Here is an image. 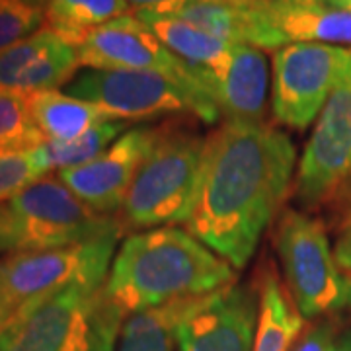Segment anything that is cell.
Segmentation results:
<instances>
[{
	"label": "cell",
	"instance_id": "33",
	"mask_svg": "<svg viewBox=\"0 0 351 351\" xmlns=\"http://www.w3.org/2000/svg\"><path fill=\"white\" fill-rule=\"evenodd\" d=\"M0 351H8V330L0 332Z\"/></svg>",
	"mask_w": 351,
	"mask_h": 351
},
{
	"label": "cell",
	"instance_id": "32",
	"mask_svg": "<svg viewBox=\"0 0 351 351\" xmlns=\"http://www.w3.org/2000/svg\"><path fill=\"white\" fill-rule=\"evenodd\" d=\"M328 6H334V8H339V10L351 12V0H328Z\"/></svg>",
	"mask_w": 351,
	"mask_h": 351
},
{
	"label": "cell",
	"instance_id": "10",
	"mask_svg": "<svg viewBox=\"0 0 351 351\" xmlns=\"http://www.w3.org/2000/svg\"><path fill=\"white\" fill-rule=\"evenodd\" d=\"M64 94L101 106L113 119L135 121L164 113L189 112L201 119V108L168 76L143 71H92L76 75Z\"/></svg>",
	"mask_w": 351,
	"mask_h": 351
},
{
	"label": "cell",
	"instance_id": "31",
	"mask_svg": "<svg viewBox=\"0 0 351 351\" xmlns=\"http://www.w3.org/2000/svg\"><path fill=\"white\" fill-rule=\"evenodd\" d=\"M10 326V314H8V308H6V302L2 299V293H0V332L6 330Z\"/></svg>",
	"mask_w": 351,
	"mask_h": 351
},
{
	"label": "cell",
	"instance_id": "25",
	"mask_svg": "<svg viewBox=\"0 0 351 351\" xmlns=\"http://www.w3.org/2000/svg\"><path fill=\"white\" fill-rule=\"evenodd\" d=\"M43 178L32 151L0 156V201L14 199L25 188Z\"/></svg>",
	"mask_w": 351,
	"mask_h": 351
},
{
	"label": "cell",
	"instance_id": "4",
	"mask_svg": "<svg viewBox=\"0 0 351 351\" xmlns=\"http://www.w3.org/2000/svg\"><path fill=\"white\" fill-rule=\"evenodd\" d=\"M205 138L160 133L127 191V226L160 228L188 223L199 193Z\"/></svg>",
	"mask_w": 351,
	"mask_h": 351
},
{
	"label": "cell",
	"instance_id": "23",
	"mask_svg": "<svg viewBox=\"0 0 351 351\" xmlns=\"http://www.w3.org/2000/svg\"><path fill=\"white\" fill-rule=\"evenodd\" d=\"M53 38L55 34L43 25L34 36L0 51V92H16L20 78L36 63Z\"/></svg>",
	"mask_w": 351,
	"mask_h": 351
},
{
	"label": "cell",
	"instance_id": "5",
	"mask_svg": "<svg viewBox=\"0 0 351 351\" xmlns=\"http://www.w3.org/2000/svg\"><path fill=\"white\" fill-rule=\"evenodd\" d=\"M276 248L289 293L302 318L351 306V276L339 267L322 221L287 209L277 225Z\"/></svg>",
	"mask_w": 351,
	"mask_h": 351
},
{
	"label": "cell",
	"instance_id": "16",
	"mask_svg": "<svg viewBox=\"0 0 351 351\" xmlns=\"http://www.w3.org/2000/svg\"><path fill=\"white\" fill-rule=\"evenodd\" d=\"M133 14L178 59H182L189 66L217 75L228 63L232 43L213 38L211 34L203 32L178 16L151 12V10H133Z\"/></svg>",
	"mask_w": 351,
	"mask_h": 351
},
{
	"label": "cell",
	"instance_id": "27",
	"mask_svg": "<svg viewBox=\"0 0 351 351\" xmlns=\"http://www.w3.org/2000/svg\"><path fill=\"white\" fill-rule=\"evenodd\" d=\"M129 6H133L135 10H151L158 14H174L176 10L201 2V0H125Z\"/></svg>",
	"mask_w": 351,
	"mask_h": 351
},
{
	"label": "cell",
	"instance_id": "18",
	"mask_svg": "<svg viewBox=\"0 0 351 351\" xmlns=\"http://www.w3.org/2000/svg\"><path fill=\"white\" fill-rule=\"evenodd\" d=\"M29 110L45 141H73L113 117L98 104L73 98L59 90L29 96Z\"/></svg>",
	"mask_w": 351,
	"mask_h": 351
},
{
	"label": "cell",
	"instance_id": "19",
	"mask_svg": "<svg viewBox=\"0 0 351 351\" xmlns=\"http://www.w3.org/2000/svg\"><path fill=\"white\" fill-rule=\"evenodd\" d=\"M201 297H186L129 314L119 332L115 351H174L178 330Z\"/></svg>",
	"mask_w": 351,
	"mask_h": 351
},
{
	"label": "cell",
	"instance_id": "6",
	"mask_svg": "<svg viewBox=\"0 0 351 351\" xmlns=\"http://www.w3.org/2000/svg\"><path fill=\"white\" fill-rule=\"evenodd\" d=\"M119 237L90 240L55 250L16 252L0 262V293L10 314L18 316L71 285L106 283Z\"/></svg>",
	"mask_w": 351,
	"mask_h": 351
},
{
	"label": "cell",
	"instance_id": "17",
	"mask_svg": "<svg viewBox=\"0 0 351 351\" xmlns=\"http://www.w3.org/2000/svg\"><path fill=\"white\" fill-rule=\"evenodd\" d=\"M304 318L283 289L277 274L265 267L260 279L254 351H289L299 338Z\"/></svg>",
	"mask_w": 351,
	"mask_h": 351
},
{
	"label": "cell",
	"instance_id": "3",
	"mask_svg": "<svg viewBox=\"0 0 351 351\" xmlns=\"http://www.w3.org/2000/svg\"><path fill=\"white\" fill-rule=\"evenodd\" d=\"M125 313L100 287L71 285L8 326V351H115Z\"/></svg>",
	"mask_w": 351,
	"mask_h": 351
},
{
	"label": "cell",
	"instance_id": "20",
	"mask_svg": "<svg viewBox=\"0 0 351 351\" xmlns=\"http://www.w3.org/2000/svg\"><path fill=\"white\" fill-rule=\"evenodd\" d=\"M131 14L125 0H45V25L78 47L96 27Z\"/></svg>",
	"mask_w": 351,
	"mask_h": 351
},
{
	"label": "cell",
	"instance_id": "7",
	"mask_svg": "<svg viewBox=\"0 0 351 351\" xmlns=\"http://www.w3.org/2000/svg\"><path fill=\"white\" fill-rule=\"evenodd\" d=\"M76 53L80 66L92 71H143L168 76L199 104L205 123H215L221 115L203 86L201 69L178 59L133 12L90 32Z\"/></svg>",
	"mask_w": 351,
	"mask_h": 351
},
{
	"label": "cell",
	"instance_id": "1",
	"mask_svg": "<svg viewBox=\"0 0 351 351\" xmlns=\"http://www.w3.org/2000/svg\"><path fill=\"white\" fill-rule=\"evenodd\" d=\"M297 149L265 123L226 121L205 138L189 232L232 267H244L285 199Z\"/></svg>",
	"mask_w": 351,
	"mask_h": 351
},
{
	"label": "cell",
	"instance_id": "13",
	"mask_svg": "<svg viewBox=\"0 0 351 351\" xmlns=\"http://www.w3.org/2000/svg\"><path fill=\"white\" fill-rule=\"evenodd\" d=\"M258 324L250 287L230 283L203 295L178 330L180 351H254Z\"/></svg>",
	"mask_w": 351,
	"mask_h": 351
},
{
	"label": "cell",
	"instance_id": "24",
	"mask_svg": "<svg viewBox=\"0 0 351 351\" xmlns=\"http://www.w3.org/2000/svg\"><path fill=\"white\" fill-rule=\"evenodd\" d=\"M45 25V8L36 0H0V51L34 36Z\"/></svg>",
	"mask_w": 351,
	"mask_h": 351
},
{
	"label": "cell",
	"instance_id": "26",
	"mask_svg": "<svg viewBox=\"0 0 351 351\" xmlns=\"http://www.w3.org/2000/svg\"><path fill=\"white\" fill-rule=\"evenodd\" d=\"M332 348H334L332 328L328 324H318L306 332V336L293 351H332Z\"/></svg>",
	"mask_w": 351,
	"mask_h": 351
},
{
	"label": "cell",
	"instance_id": "2",
	"mask_svg": "<svg viewBox=\"0 0 351 351\" xmlns=\"http://www.w3.org/2000/svg\"><path fill=\"white\" fill-rule=\"evenodd\" d=\"M234 283L232 265L189 230L160 226L133 234L115 252L106 291L125 314L209 295Z\"/></svg>",
	"mask_w": 351,
	"mask_h": 351
},
{
	"label": "cell",
	"instance_id": "21",
	"mask_svg": "<svg viewBox=\"0 0 351 351\" xmlns=\"http://www.w3.org/2000/svg\"><path fill=\"white\" fill-rule=\"evenodd\" d=\"M127 131L125 121L112 119L100 125H94L73 141H45L41 147L34 149L32 154L38 166L45 172L51 170H66L98 158L106 152L117 138Z\"/></svg>",
	"mask_w": 351,
	"mask_h": 351
},
{
	"label": "cell",
	"instance_id": "15",
	"mask_svg": "<svg viewBox=\"0 0 351 351\" xmlns=\"http://www.w3.org/2000/svg\"><path fill=\"white\" fill-rule=\"evenodd\" d=\"M263 14L279 39L289 43H324L351 47V12L328 4L289 6L262 0Z\"/></svg>",
	"mask_w": 351,
	"mask_h": 351
},
{
	"label": "cell",
	"instance_id": "14",
	"mask_svg": "<svg viewBox=\"0 0 351 351\" xmlns=\"http://www.w3.org/2000/svg\"><path fill=\"white\" fill-rule=\"evenodd\" d=\"M269 63L263 49L232 45L228 63L217 75H207V90L226 121L263 123L269 100Z\"/></svg>",
	"mask_w": 351,
	"mask_h": 351
},
{
	"label": "cell",
	"instance_id": "34",
	"mask_svg": "<svg viewBox=\"0 0 351 351\" xmlns=\"http://www.w3.org/2000/svg\"><path fill=\"white\" fill-rule=\"evenodd\" d=\"M332 351H351V341L350 339H343V341L336 343V346L332 348Z\"/></svg>",
	"mask_w": 351,
	"mask_h": 351
},
{
	"label": "cell",
	"instance_id": "9",
	"mask_svg": "<svg viewBox=\"0 0 351 351\" xmlns=\"http://www.w3.org/2000/svg\"><path fill=\"white\" fill-rule=\"evenodd\" d=\"M351 61V47L289 43L274 53L271 110L281 125L306 129L320 115L339 76Z\"/></svg>",
	"mask_w": 351,
	"mask_h": 351
},
{
	"label": "cell",
	"instance_id": "11",
	"mask_svg": "<svg viewBox=\"0 0 351 351\" xmlns=\"http://www.w3.org/2000/svg\"><path fill=\"white\" fill-rule=\"evenodd\" d=\"M351 174V61L332 90L295 180L297 199L313 207L336 193Z\"/></svg>",
	"mask_w": 351,
	"mask_h": 351
},
{
	"label": "cell",
	"instance_id": "12",
	"mask_svg": "<svg viewBox=\"0 0 351 351\" xmlns=\"http://www.w3.org/2000/svg\"><path fill=\"white\" fill-rule=\"evenodd\" d=\"M160 133L149 127L127 129L98 158L61 170L57 178L96 213H115L123 207L127 191Z\"/></svg>",
	"mask_w": 351,
	"mask_h": 351
},
{
	"label": "cell",
	"instance_id": "22",
	"mask_svg": "<svg viewBox=\"0 0 351 351\" xmlns=\"http://www.w3.org/2000/svg\"><path fill=\"white\" fill-rule=\"evenodd\" d=\"M43 143L45 137L32 117L29 96L0 92V156L34 151Z\"/></svg>",
	"mask_w": 351,
	"mask_h": 351
},
{
	"label": "cell",
	"instance_id": "29",
	"mask_svg": "<svg viewBox=\"0 0 351 351\" xmlns=\"http://www.w3.org/2000/svg\"><path fill=\"white\" fill-rule=\"evenodd\" d=\"M350 223L346 226L343 234L339 237L338 248H336V260H338L339 267L351 276V217L348 219Z\"/></svg>",
	"mask_w": 351,
	"mask_h": 351
},
{
	"label": "cell",
	"instance_id": "30",
	"mask_svg": "<svg viewBox=\"0 0 351 351\" xmlns=\"http://www.w3.org/2000/svg\"><path fill=\"white\" fill-rule=\"evenodd\" d=\"M276 4H289V6H314V4H328V0H267Z\"/></svg>",
	"mask_w": 351,
	"mask_h": 351
},
{
	"label": "cell",
	"instance_id": "8",
	"mask_svg": "<svg viewBox=\"0 0 351 351\" xmlns=\"http://www.w3.org/2000/svg\"><path fill=\"white\" fill-rule=\"evenodd\" d=\"M8 209L16 226V252L55 250L121 234L113 217L90 209L53 176L18 193Z\"/></svg>",
	"mask_w": 351,
	"mask_h": 351
},
{
	"label": "cell",
	"instance_id": "35",
	"mask_svg": "<svg viewBox=\"0 0 351 351\" xmlns=\"http://www.w3.org/2000/svg\"><path fill=\"white\" fill-rule=\"evenodd\" d=\"M341 188H346V189H348V197H350V199H351V174H350V178H348V180H346V184H343V186H341Z\"/></svg>",
	"mask_w": 351,
	"mask_h": 351
},
{
	"label": "cell",
	"instance_id": "28",
	"mask_svg": "<svg viewBox=\"0 0 351 351\" xmlns=\"http://www.w3.org/2000/svg\"><path fill=\"white\" fill-rule=\"evenodd\" d=\"M16 252V226L8 207L0 205V252Z\"/></svg>",
	"mask_w": 351,
	"mask_h": 351
}]
</instances>
